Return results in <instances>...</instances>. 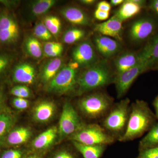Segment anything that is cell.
Here are the masks:
<instances>
[{
  "mask_svg": "<svg viewBox=\"0 0 158 158\" xmlns=\"http://www.w3.org/2000/svg\"><path fill=\"white\" fill-rule=\"evenodd\" d=\"M19 28L14 16L8 11L0 13V44L9 45L17 41Z\"/></svg>",
  "mask_w": 158,
  "mask_h": 158,
  "instance_id": "9c48e42d",
  "label": "cell"
},
{
  "mask_svg": "<svg viewBox=\"0 0 158 158\" xmlns=\"http://www.w3.org/2000/svg\"><path fill=\"white\" fill-rule=\"evenodd\" d=\"M84 124L72 104L65 102L62 108L58 130L61 139L70 137Z\"/></svg>",
  "mask_w": 158,
  "mask_h": 158,
  "instance_id": "52a82bcc",
  "label": "cell"
},
{
  "mask_svg": "<svg viewBox=\"0 0 158 158\" xmlns=\"http://www.w3.org/2000/svg\"><path fill=\"white\" fill-rule=\"evenodd\" d=\"M149 55V64L152 65L158 61V35L147 45Z\"/></svg>",
  "mask_w": 158,
  "mask_h": 158,
  "instance_id": "f546056e",
  "label": "cell"
},
{
  "mask_svg": "<svg viewBox=\"0 0 158 158\" xmlns=\"http://www.w3.org/2000/svg\"><path fill=\"white\" fill-rule=\"evenodd\" d=\"M97 50L105 57H111L117 53L121 48L117 40L102 35H98L94 38Z\"/></svg>",
  "mask_w": 158,
  "mask_h": 158,
  "instance_id": "9a60e30c",
  "label": "cell"
},
{
  "mask_svg": "<svg viewBox=\"0 0 158 158\" xmlns=\"http://www.w3.org/2000/svg\"><path fill=\"white\" fill-rule=\"evenodd\" d=\"M79 66L77 63L73 62L62 67L49 82L48 91L63 94L76 90L78 77L77 69Z\"/></svg>",
  "mask_w": 158,
  "mask_h": 158,
  "instance_id": "8992f818",
  "label": "cell"
},
{
  "mask_svg": "<svg viewBox=\"0 0 158 158\" xmlns=\"http://www.w3.org/2000/svg\"><path fill=\"white\" fill-rule=\"evenodd\" d=\"M73 58L79 65H92L96 63V54L92 44L88 41L80 44L74 49Z\"/></svg>",
  "mask_w": 158,
  "mask_h": 158,
  "instance_id": "30bf717a",
  "label": "cell"
},
{
  "mask_svg": "<svg viewBox=\"0 0 158 158\" xmlns=\"http://www.w3.org/2000/svg\"><path fill=\"white\" fill-rule=\"evenodd\" d=\"M145 2L140 0H127L124 1L115 15L122 22L129 19L138 14L141 9V6Z\"/></svg>",
  "mask_w": 158,
  "mask_h": 158,
  "instance_id": "e0dca14e",
  "label": "cell"
},
{
  "mask_svg": "<svg viewBox=\"0 0 158 158\" xmlns=\"http://www.w3.org/2000/svg\"><path fill=\"white\" fill-rule=\"evenodd\" d=\"M63 51V46L60 43L48 41L44 43L43 52L48 57L58 58Z\"/></svg>",
  "mask_w": 158,
  "mask_h": 158,
  "instance_id": "4316f807",
  "label": "cell"
},
{
  "mask_svg": "<svg viewBox=\"0 0 158 158\" xmlns=\"http://www.w3.org/2000/svg\"><path fill=\"white\" fill-rule=\"evenodd\" d=\"M23 152L21 150L11 148L4 150L0 154V158H23Z\"/></svg>",
  "mask_w": 158,
  "mask_h": 158,
  "instance_id": "d6a6232c",
  "label": "cell"
},
{
  "mask_svg": "<svg viewBox=\"0 0 158 158\" xmlns=\"http://www.w3.org/2000/svg\"><path fill=\"white\" fill-rule=\"evenodd\" d=\"M150 7L153 11L158 14V0H154L151 2Z\"/></svg>",
  "mask_w": 158,
  "mask_h": 158,
  "instance_id": "b9f144b4",
  "label": "cell"
},
{
  "mask_svg": "<svg viewBox=\"0 0 158 158\" xmlns=\"http://www.w3.org/2000/svg\"><path fill=\"white\" fill-rule=\"evenodd\" d=\"M44 23L52 35L56 37L59 36L62 27L59 19L54 15H49L44 19Z\"/></svg>",
  "mask_w": 158,
  "mask_h": 158,
  "instance_id": "83f0119b",
  "label": "cell"
},
{
  "mask_svg": "<svg viewBox=\"0 0 158 158\" xmlns=\"http://www.w3.org/2000/svg\"><path fill=\"white\" fill-rule=\"evenodd\" d=\"M58 133V129L53 127L44 131L34 139L32 146L37 150H43L48 148L52 144Z\"/></svg>",
  "mask_w": 158,
  "mask_h": 158,
  "instance_id": "d6986e66",
  "label": "cell"
},
{
  "mask_svg": "<svg viewBox=\"0 0 158 158\" xmlns=\"http://www.w3.org/2000/svg\"><path fill=\"white\" fill-rule=\"evenodd\" d=\"M122 22L115 15L106 21L94 26V31L102 35L112 37L118 41L122 40Z\"/></svg>",
  "mask_w": 158,
  "mask_h": 158,
  "instance_id": "4fadbf2b",
  "label": "cell"
},
{
  "mask_svg": "<svg viewBox=\"0 0 158 158\" xmlns=\"http://www.w3.org/2000/svg\"><path fill=\"white\" fill-rule=\"evenodd\" d=\"M153 106L156 111V118L158 119V96L156 97L155 100L154 101Z\"/></svg>",
  "mask_w": 158,
  "mask_h": 158,
  "instance_id": "7bdbcfd3",
  "label": "cell"
},
{
  "mask_svg": "<svg viewBox=\"0 0 158 158\" xmlns=\"http://www.w3.org/2000/svg\"><path fill=\"white\" fill-rule=\"evenodd\" d=\"M158 147V123L148 131L139 142V150Z\"/></svg>",
  "mask_w": 158,
  "mask_h": 158,
  "instance_id": "cb8c5ba5",
  "label": "cell"
},
{
  "mask_svg": "<svg viewBox=\"0 0 158 158\" xmlns=\"http://www.w3.org/2000/svg\"><path fill=\"white\" fill-rule=\"evenodd\" d=\"M12 58L9 54L0 53V76L3 74L9 67Z\"/></svg>",
  "mask_w": 158,
  "mask_h": 158,
  "instance_id": "e575fe53",
  "label": "cell"
},
{
  "mask_svg": "<svg viewBox=\"0 0 158 158\" xmlns=\"http://www.w3.org/2000/svg\"><path fill=\"white\" fill-rule=\"evenodd\" d=\"M16 121L15 116L8 109L0 113V145Z\"/></svg>",
  "mask_w": 158,
  "mask_h": 158,
  "instance_id": "7402d4cb",
  "label": "cell"
},
{
  "mask_svg": "<svg viewBox=\"0 0 158 158\" xmlns=\"http://www.w3.org/2000/svg\"><path fill=\"white\" fill-rule=\"evenodd\" d=\"M114 79L105 61L97 62L78 76L77 94L81 95L106 86Z\"/></svg>",
  "mask_w": 158,
  "mask_h": 158,
  "instance_id": "7a4b0ae2",
  "label": "cell"
},
{
  "mask_svg": "<svg viewBox=\"0 0 158 158\" xmlns=\"http://www.w3.org/2000/svg\"><path fill=\"white\" fill-rule=\"evenodd\" d=\"M35 37L43 40H49L52 39V35L43 23H38L35 26L34 30Z\"/></svg>",
  "mask_w": 158,
  "mask_h": 158,
  "instance_id": "4dcf8cb0",
  "label": "cell"
},
{
  "mask_svg": "<svg viewBox=\"0 0 158 158\" xmlns=\"http://www.w3.org/2000/svg\"><path fill=\"white\" fill-rule=\"evenodd\" d=\"M6 96L3 86H0V113L6 110Z\"/></svg>",
  "mask_w": 158,
  "mask_h": 158,
  "instance_id": "74e56055",
  "label": "cell"
},
{
  "mask_svg": "<svg viewBox=\"0 0 158 158\" xmlns=\"http://www.w3.org/2000/svg\"><path fill=\"white\" fill-rule=\"evenodd\" d=\"M23 158H42L41 156L36 153H31L25 156Z\"/></svg>",
  "mask_w": 158,
  "mask_h": 158,
  "instance_id": "f6af8a7d",
  "label": "cell"
},
{
  "mask_svg": "<svg viewBox=\"0 0 158 158\" xmlns=\"http://www.w3.org/2000/svg\"><path fill=\"white\" fill-rule=\"evenodd\" d=\"M114 104L113 98L107 94L98 91L80 99L77 105L80 112L86 118L101 121Z\"/></svg>",
  "mask_w": 158,
  "mask_h": 158,
  "instance_id": "277c9868",
  "label": "cell"
},
{
  "mask_svg": "<svg viewBox=\"0 0 158 158\" xmlns=\"http://www.w3.org/2000/svg\"><path fill=\"white\" fill-rule=\"evenodd\" d=\"M94 17L99 20H105L107 19L110 16V12L102 11L97 9L94 13Z\"/></svg>",
  "mask_w": 158,
  "mask_h": 158,
  "instance_id": "f35d334b",
  "label": "cell"
},
{
  "mask_svg": "<svg viewBox=\"0 0 158 158\" xmlns=\"http://www.w3.org/2000/svg\"><path fill=\"white\" fill-rule=\"evenodd\" d=\"M136 158H158V147L140 150Z\"/></svg>",
  "mask_w": 158,
  "mask_h": 158,
  "instance_id": "836d02e7",
  "label": "cell"
},
{
  "mask_svg": "<svg viewBox=\"0 0 158 158\" xmlns=\"http://www.w3.org/2000/svg\"><path fill=\"white\" fill-rule=\"evenodd\" d=\"M25 47L28 54L35 59H39L43 55V49L36 37L33 36L28 37L26 40Z\"/></svg>",
  "mask_w": 158,
  "mask_h": 158,
  "instance_id": "484cf974",
  "label": "cell"
},
{
  "mask_svg": "<svg viewBox=\"0 0 158 158\" xmlns=\"http://www.w3.org/2000/svg\"><path fill=\"white\" fill-rule=\"evenodd\" d=\"M156 118L147 103L137 100L131 105L126 130L118 141L126 142L140 138L156 124Z\"/></svg>",
  "mask_w": 158,
  "mask_h": 158,
  "instance_id": "6da1fadb",
  "label": "cell"
},
{
  "mask_svg": "<svg viewBox=\"0 0 158 158\" xmlns=\"http://www.w3.org/2000/svg\"><path fill=\"white\" fill-rule=\"evenodd\" d=\"M124 2V1H123V0H112L110 2V3L112 6H117L123 4Z\"/></svg>",
  "mask_w": 158,
  "mask_h": 158,
  "instance_id": "ee69618b",
  "label": "cell"
},
{
  "mask_svg": "<svg viewBox=\"0 0 158 158\" xmlns=\"http://www.w3.org/2000/svg\"><path fill=\"white\" fill-rule=\"evenodd\" d=\"M10 94L15 97L27 98L31 95V91L25 85H18L11 88Z\"/></svg>",
  "mask_w": 158,
  "mask_h": 158,
  "instance_id": "1f68e13d",
  "label": "cell"
},
{
  "mask_svg": "<svg viewBox=\"0 0 158 158\" xmlns=\"http://www.w3.org/2000/svg\"><path fill=\"white\" fill-rule=\"evenodd\" d=\"M62 14L69 22L78 25H87L90 23V19L85 12L79 8L69 7L64 9Z\"/></svg>",
  "mask_w": 158,
  "mask_h": 158,
  "instance_id": "ffe728a7",
  "label": "cell"
},
{
  "mask_svg": "<svg viewBox=\"0 0 158 158\" xmlns=\"http://www.w3.org/2000/svg\"><path fill=\"white\" fill-rule=\"evenodd\" d=\"M32 132L25 127H13L8 133L1 145L15 146L25 143L30 139Z\"/></svg>",
  "mask_w": 158,
  "mask_h": 158,
  "instance_id": "2e32d148",
  "label": "cell"
},
{
  "mask_svg": "<svg viewBox=\"0 0 158 158\" xmlns=\"http://www.w3.org/2000/svg\"><path fill=\"white\" fill-rule=\"evenodd\" d=\"M36 69L28 63H22L15 67L12 74V81L20 84L31 85L36 78Z\"/></svg>",
  "mask_w": 158,
  "mask_h": 158,
  "instance_id": "5bb4252c",
  "label": "cell"
},
{
  "mask_svg": "<svg viewBox=\"0 0 158 158\" xmlns=\"http://www.w3.org/2000/svg\"><path fill=\"white\" fill-rule=\"evenodd\" d=\"M97 9L102 11L110 12L111 9V6L108 2L106 1H102L98 4Z\"/></svg>",
  "mask_w": 158,
  "mask_h": 158,
  "instance_id": "ab89813d",
  "label": "cell"
},
{
  "mask_svg": "<svg viewBox=\"0 0 158 158\" xmlns=\"http://www.w3.org/2000/svg\"><path fill=\"white\" fill-rule=\"evenodd\" d=\"M72 143L83 158H100L107 147L103 144L87 145L75 141H72Z\"/></svg>",
  "mask_w": 158,
  "mask_h": 158,
  "instance_id": "44dd1931",
  "label": "cell"
},
{
  "mask_svg": "<svg viewBox=\"0 0 158 158\" xmlns=\"http://www.w3.org/2000/svg\"><path fill=\"white\" fill-rule=\"evenodd\" d=\"M149 67L148 62H142L128 70L117 74L114 83L116 86L117 98H120L124 96L136 78Z\"/></svg>",
  "mask_w": 158,
  "mask_h": 158,
  "instance_id": "ba28073f",
  "label": "cell"
},
{
  "mask_svg": "<svg viewBox=\"0 0 158 158\" xmlns=\"http://www.w3.org/2000/svg\"><path fill=\"white\" fill-rule=\"evenodd\" d=\"M68 138L72 141L87 145L103 144L108 146L117 140L97 123H85Z\"/></svg>",
  "mask_w": 158,
  "mask_h": 158,
  "instance_id": "5b68a950",
  "label": "cell"
},
{
  "mask_svg": "<svg viewBox=\"0 0 158 158\" xmlns=\"http://www.w3.org/2000/svg\"><path fill=\"white\" fill-rule=\"evenodd\" d=\"M0 3L8 8H12L17 5V2L15 1H4L0 0Z\"/></svg>",
  "mask_w": 158,
  "mask_h": 158,
  "instance_id": "60d3db41",
  "label": "cell"
},
{
  "mask_svg": "<svg viewBox=\"0 0 158 158\" xmlns=\"http://www.w3.org/2000/svg\"><path fill=\"white\" fill-rule=\"evenodd\" d=\"M81 3L86 5H91L95 2L96 1L94 0H81L80 1Z\"/></svg>",
  "mask_w": 158,
  "mask_h": 158,
  "instance_id": "bcb514c9",
  "label": "cell"
},
{
  "mask_svg": "<svg viewBox=\"0 0 158 158\" xmlns=\"http://www.w3.org/2000/svg\"><path fill=\"white\" fill-rule=\"evenodd\" d=\"M55 111L56 106L52 102H41L34 107L33 118L37 122L46 123L52 118Z\"/></svg>",
  "mask_w": 158,
  "mask_h": 158,
  "instance_id": "ac0fdd59",
  "label": "cell"
},
{
  "mask_svg": "<svg viewBox=\"0 0 158 158\" xmlns=\"http://www.w3.org/2000/svg\"><path fill=\"white\" fill-rule=\"evenodd\" d=\"M142 62H146L149 64L147 56L143 50L138 54L127 52L122 54L115 61L117 74L128 70Z\"/></svg>",
  "mask_w": 158,
  "mask_h": 158,
  "instance_id": "7c38bea8",
  "label": "cell"
},
{
  "mask_svg": "<svg viewBox=\"0 0 158 158\" xmlns=\"http://www.w3.org/2000/svg\"><path fill=\"white\" fill-rule=\"evenodd\" d=\"M52 158H79L77 154L68 149L62 150L58 152Z\"/></svg>",
  "mask_w": 158,
  "mask_h": 158,
  "instance_id": "8d00e7d4",
  "label": "cell"
},
{
  "mask_svg": "<svg viewBox=\"0 0 158 158\" xmlns=\"http://www.w3.org/2000/svg\"><path fill=\"white\" fill-rule=\"evenodd\" d=\"M85 34V31L81 29H70L65 32L62 37V40L65 43L72 44L82 39Z\"/></svg>",
  "mask_w": 158,
  "mask_h": 158,
  "instance_id": "f1b7e54d",
  "label": "cell"
},
{
  "mask_svg": "<svg viewBox=\"0 0 158 158\" xmlns=\"http://www.w3.org/2000/svg\"><path fill=\"white\" fill-rule=\"evenodd\" d=\"M62 59L58 57L46 62L41 71V77L44 83L50 81L62 68Z\"/></svg>",
  "mask_w": 158,
  "mask_h": 158,
  "instance_id": "603a6c76",
  "label": "cell"
},
{
  "mask_svg": "<svg viewBox=\"0 0 158 158\" xmlns=\"http://www.w3.org/2000/svg\"><path fill=\"white\" fill-rule=\"evenodd\" d=\"M128 98L114 103L107 115L101 120V125L118 140L124 135L127 127L131 111Z\"/></svg>",
  "mask_w": 158,
  "mask_h": 158,
  "instance_id": "3957f363",
  "label": "cell"
},
{
  "mask_svg": "<svg viewBox=\"0 0 158 158\" xmlns=\"http://www.w3.org/2000/svg\"><path fill=\"white\" fill-rule=\"evenodd\" d=\"M12 105L16 110H23L28 107L30 102L27 98L15 97L12 99Z\"/></svg>",
  "mask_w": 158,
  "mask_h": 158,
  "instance_id": "d590c367",
  "label": "cell"
},
{
  "mask_svg": "<svg viewBox=\"0 0 158 158\" xmlns=\"http://www.w3.org/2000/svg\"><path fill=\"white\" fill-rule=\"evenodd\" d=\"M57 1L55 0H38L34 1L31 5V13L34 17H37L45 14L56 4Z\"/></svg>",
  "mask_w": 158,
  "mask_h": 158,
  "instance_id": "d4e9b609",
  "label": "cell"
},
{
  "mask_svg": "<svg viewBox=\"0 0 158 158\" xmlns=\"http://www.w3.org/2000/svg\"><path fill=\"white\" fill-rule=\"evenodd\" d=\"M155 28V24L149 19H141L135 22L130 29V36L134 41L138 42L149 37Z\"/></svg>",
  "mask_w": 158,
  "mask_h": 158,
  "instance_id": "8fae6325",
  "label": "cell"
}]
</instances>
